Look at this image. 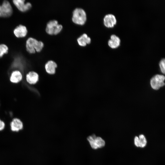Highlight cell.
<instances>
[{"label": "cell", "mask_w": 165, "mask_h": 165, "mask_svg": "<svg viewBox=\"0 0 165 165\" xmlns=\"http://www.w3.org/2000/svg\"><path fill=\"white\" fill-rule=\"evenodd\" d=\"M28 31L26 27L22 25L17 26L14 30L13 33L17 38L25 37L27 34Z\"/></svg>", "instance_id": "obj_10"}, {"label": "cell", "mask_w": 165, "mask_h": 165, "mask_svg": "<svg viewBox=\"0 0 165 165\" xmlns=\"http://www.w3.org/2000/svg\"><path fill=\"white\" fill-rule=\"evenodd\" d=\"M8 48L4 44H0V58L3 57L5 54L8 53Z\"/></svg>", "instance_id": "obj_17"}, {"label": "cell", "mask_w": 165, "mask_h": 165, "mask_svg": "<svg viewBox=\"0 0 165 165\" xmlns=\"http://www.w3.org/2000/svg\"><path fill=\"white\" fill-rule=\"evenodd\" d=\"M0 17H2V13L1 12V6L0 5Z\"/></svg>", "instance_id": "obj_21"}, {"label": "cell", "mask_w": 165, "mask_h": 165, "mask_svg": "<svg viewBox=\"0 0 165 165\" xmlns=\"http://www.w3.org/2000/svg\"><path fill=\"white\" fill-rule=\"evenodd\" d=\"M63 28L61 24H59L58 21L55 20H51L47 24L46 31L50 35L57 34L59 33Z\"/></svg>", "instance_id": "obj_3"}, {"label": "cell", "mask_w": 165, "mask_h": 165, "mask_svg": "<svg viewBox=\"0 0 165 165\" xmlns=\"http://www.w3.org/2000/svg\"><path fill=\"white\" fill-rule=\"evenodd\" d=\"M26 50L28 53H34L35 51L40 52L44 46V44L41 41H38L34 38L30 37L26 41Z\"/></svg>", "instance_id": "obj_1"}, {"label": "cell", "mask_w": 165, "mask_h": 165, "mask_svg": "<svg viewBox=\"0 0 165 165\" xmlns=\"http://www.w3.org/2000/svg\"><path fill=\"white\" fill-rule=\"evenodd\" d=\"M120 40L119 38L114 34L112 35L109 40L108 44L111 47L114 48L118 47L120 45Z\"/></svg>", "instance_id": "obj_14"}, {"label": "cell", "mask_w": 165, "mask_h": 165, "mask_svg": "<svg viewBox=\"0 0 165 165\" xmlns=\"http://www.w3.org/2000/svg\"><path fill=\"white\" fill-rule=\"evenodd\" d=\"M116 22L115 16L111 14H107L105 16L104 18V23L107 27H112Z\"/></svg>", "instance_id": "obj_8"}, {"label": "cell", "mask_w": 165, "mask_h": 165, "mask_svg": "<svg viewBox=\"0 0 165 165\" xmlns=\"http://www.w3.org/2000/svg\"><path fill=\"white\" fill-rule=\"evenodd\" d=\"M165 59H162L160 61L159 65L160 70L162 73L165 74Z\"/></svg>", "instance_id": "obj_18"}, {"label": "cell", "mask_w": 165, "mask_h": 165, "mask_svg": "<svg viewBox=\"0 0 165 165\" xmlns=\"http://www.w3.org/2000/svg\"><path fill=\"white\" fill-rule=\"evenodd\" d=\"M72 19L75 24L83 25L86 20V14L85 11L81 8H76L73 11Z\"/></svg>", "instance_id": "obj_2"}, {"label": "cell", "mask_w": 165, "mask_h": 165, "mask_svg": "<svg viewBox=\"0 0 165 165\" xmlns=\"http://www.w3.org/2000/svg\"><path fill=\"white\" fill-rule=\"evenodd\" d=\"M5 127L4 122L2 120L0 121V131L4 129Z\"/></svg>", "instance_id": "obj_20"}, {"label": "cell", "mask_w": 165, "mask_h": 165, "mask_svg": "<svg viewBox=\"0 0 165 165\" xmlns=\"http://www.w3.org/2000/svg\"><path fill=\"white\" fill-rule=\"evenodd\" d=\"M79 45L81 46H85L91 42V38L86 33H84L80 36L77 39Z\"/></svg>", "instance_id": "obj_15"}, {"label": "cell", "mask_w": 165, "mask_h": 165, "mask_svg": "<svg viewBox=\"0 0 165 165\" xmlns=\"http://www.w3.org/2000/svg\"><path fill=\"white\" fill-rule=\"evenodd\" d=\"M87 139L91 147L93 149L102 148L105 145V141L101 137L96 136L95 134L89 136Z\"/></svg>", "instance_id": "obj_4"}, {"label": "cell", "mask_w": 165, "mask_h": 165, "mask_svg": "<svg viewBox=\"0 0 165 165\" xmlns=\"http://www.w3.org/2000/svg\"><path fill=\"white\" fill-rule=\"evenodd\" d=\"M1 6L2 17H8L12 15L13 13L12 8L8 1H3Z\"/></svg>", "instance_id": "obj_6"}, {"label": "cell", "mask_w": 165, "mask_h": 165, "mask_svg": "<svg viewBox=\"0 0 165 165\" xmlns=\"http://www.w3.org/2000/svg\"><path fill=\"white\" fill-rule=\"evenodd\" d=\"M11 130L14 132H18L23 128V124L21 121L18 118H14L10 124Z\"/></svg>", "instance_id": "obj_9"}, {"label": "cell", "mask_w": 165, "mask_h": 165, "mask_svg": "<svg viewBox=\"0 0 165 165\" xmlns=\"http://www.w3.org/2000/svg\"><path fill=\"white\" fill-rule=\"evenodd\" d=\"M57 65L56 63L54 61L50 60L48 61L45 64V68L46 72L50 74L55 73L56 68Z\"/></svg>", "instance_id": "obj_13"}, {"label": "cell", "mask_w": 165, "mask_h": 165, "mask_svg": "<svg viewBox=\"0 0 165 165\" xmlns=\"http://www.w3.org/2000/svg\"><path fill=\"white\" fill-rule=\"evenodd\" d=\"M39 76L37 73L34 71H31L26 75V80L27 82L31 84H34L38 81Z\"/></svg>", "instance_id": "obj_11"}, {"label": "cell", "mask_w": 165, "mask_h": 165, "mask_svg": "<svg viewBox=\"0 0 165 165\" xmlns=\"http://www.w3.org/2000/svg\"><path fill=\"white\" fill-rule=\"evenodd\" d=\"M134 143L137 147H139L138 137L135 136L134 138Z\"/></svg>", "instance_id": "obj_19"}, {"label": "cell", "mask_w": 165, "mask_h": 165, "mask_svg": "<svg viewBox=\"0 0 165 165\" xmlns=\"http://www.w3.org/2000/svg\"><path fill=\"white\" fill-rule=\"evenodd\" d=\"M165 77L164 75H156L152 77L150 80V84L152 89L158 90L164 85Z\"/></svg>", "instance_id": "obj_5"}, {"label": "cell", "mask_w": 165, "mask_h": 165, "mask_svg": "<svg viewBox=\"0 0 165 165\" xmlns=\"http://www.w3.org/2000/svg\"><path fill=\"white\" fill-rule=\"evenodd\" d=\"M138 137L139 147L143 148L147 144V140L143 134H140Z\"/></svg>", "instance_id": "obj_16"}, {"label": "cell", "mask_w": 165, "mask_h": 165, "mask_svg": "<svg viewBox=\"0 0 165 165\" xmlns=\"http://www.w3.org/2000/svg\"><path fill=\"white\" fill-rule=\"evenodd\" d=\"M24 0H14L13 2L17 9L22 12H25L29 10L31 7L30 2L25 3Z\"/></svg>", "instance_id": "obj_7"}, {"label": "cell", "mask_w": 165, "mask_h": 165, "mask_svg": "<svg viewBox=\"0 0 165 165\" xmlns=\"http://www.w3.org/2000/svg\"><path fill=\"white\" fill-rule=\"evenodd\" d=\"M22 75L21 72L18 70H15L11 73L10 77V81L13 83H18L22 80Z\"/></svg>", "instance_id": "obj_12"}]
</instances>
